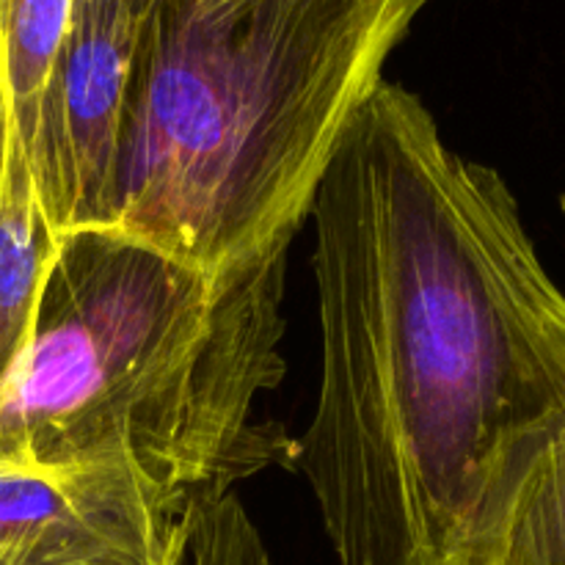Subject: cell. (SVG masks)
Returning <instances> with one entry per match:
<instances>
[{"label":"cell","instance_id":"1","mask_svg":"<svg viewBox=\"0 0 565 565\" xmlns=\"http://www.w3.org/2000/svg\"><path fill=\"white\" fill-rule=\"evenodd\" d=\"M320 390L296 441L337 565H445L491 458L565 417V292L500 171L381 81L315 193Z\"/></svg>","mask_w":565,"mask_h":565},{"label":"cell","instance_id":"2","mask_svg":"<svg viewBox=\"0 0 565 565\" xmlns=\"http://www.w3.org/2000/svg\"><path fill=\"white\" fill-rule=\"evenodd\" d=\"M428 0H152L121 116L114 230L207 274L287 254Z\"/></svg>","mask_w":565,"mask_h":565},{"label":"cell","instance_id":"3","mask_svg":"<svg viewBox=\"0 0 565 565\" xmlns=\"http://www.w3.org/2000/svg\"><path fill=\"white\" fill-rule=\"evenodd\" d=\"M287 254L215 276L114 226L64 235L28 351L0 381V469L130 456L185 500L296 441L257 423L285 379Z\"/></svg>","mask_w":565,"mask_h":565},{"label":"cell","instance_id":"4","mask_svg":"<svg viewBox=\"0 0 565 565\" xmlns=\"http://www.w3.org/2000/svg\"><path fill=\"white\" fill-rule=\"evenodd\" d=\"M149 3L72 0L28 141L39 202L58 235L114 218L121 116Z\"/></svg>","mask_w":565,"mask_h":565},{"label":"cell","instance_id":"5","mask_svg":"<svg viewBox=\"0 0 565 565\" xmlns=\"http://www.w3.org/2000/svg\"><path fill=\"white\" fill-rule=\"evenodd\" d=\"M185 505L130 456L0 469V565H180Z\"/></svg>","mask_w":565,"mask_h":565},{"label":"cell","instance_id":"6","mask_svg":"<svg viewBox=\"0 0 565 565\" xmlns=\"http://www.w3.org/2000/svg\"><path fill=\"white\" fill-rule=\"evenodd\" d=\"M445 565H565V417L491 458Z\"/></svg>","mask_w":565,"mask_h":565},{"label":"cell","instance_id":"7","mask_svg":"<svg viewBox=\"0 0 565 565\" xmlns=\"http://www.w3.org/2000/svg\"><path fill=\"white\" fill-rule=\"evenodd\" d=\"M3 77V75H0ZM64 235L39 202L31 160L6 88L0 94V381L28 351L39 301Z\"/></svg>","mask_w":565,"mask_h":565},{"label":"cell","instance_id":"8","mask_svg":"<svg viewBox=\"0 0 565 565\" xmlns=\"http://www.w3.org/2000/svg\"><path fill=\"white\" fill-rule=\"evenodd\" d=\"M180 565H274L235 491H202L185 505Z\"/></svg>","mask_w":565,"mask_h":565},{"label":"cell","instance_id":"9","mask_svg":"<svg viewBox=\"0 0 565 565\" xmlns=\"http://www.w3.org/2000/svg\"><path fill=\"white\" fill-rule=\"evenodd\" d=\"M0 94H3V77H0Z\"/></svg>","mask_w":565,"mask_h":565}]
</instances>
